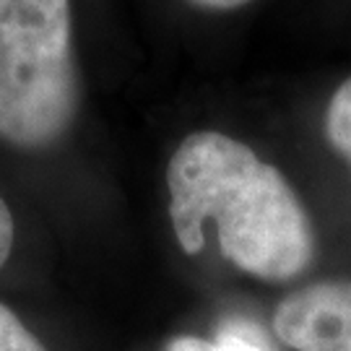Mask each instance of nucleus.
I'll return each instance as SVG.
<instances>
[{
  "label": "nucleus",
  "instance_id": "obj_1",
  "mask_svg": "<svg viewBox=\"0 0 351 351\" xmlns=\"http://www.w3.org/2000/svg\"><path fill=\"white\" fill-rule=\"evenodd\" d=\"M167 190L185 255L203 250V226L213 221L221 255L261 281H291L313 263L315 232L302 201L242 141L216 130L185 136L167 164Z\"/></svg>",
  "mask_w": 351,
  "mask_h": 351
},
{
  "label": "nucleus",
  "instance_id": "obj_2",
  "mask_svg": "<svg viewBox=\"0 0 351 351\" xmlns=\"http://www.w3.org/2000/svg\"><path fill=\"white\" fill-rule=\"evenodd\" d=\"M78 101L71 0H0V141L47 149L73 125Z\"/></svg>",
  "mask_w": 351,
  "mask_h": 351
},
{
  "label": "nucleus",
  "instance_id": "obj_3",
  "mask_svg": "<svg viewBox=\"0 0 351 351\" xmlns=\"http://www.w3.org/2000/svg\"><path fill=\"white\" fill-rule=\"evenodd\" d=\"M274 333L291 351H351V281H317L278 302Z\"/></svg>",
  "mask_w": 351,
  "mask_h": 351
},
{
  "label": "nucleus",
  "instance_id": "obj_4",
  "mask_svg": "<svg viewBox=\"0 0 351 351\" xmlns=\"http://www.w3.org/2000/svg\"><path fill=\"white\" fill-rule=\"evenodd\" d=\"M326 136L330 146L339 151L351 167V78H346L330 97L326 112Z\"/></svg>",
  "mask_w": 351,
  "mask_h": 351
},
{
  "label": "nucleus",
  "instance_id": "obj_5",
  "mask_svg": "<svg viewBox=\"0 0 351 351\" xmlns=\"http://www.w3.org/2000/svg\"><path fill=\"white\" fill-rule=\"evenodd\" d=\"M0 351H47L45 343L21 323V317L3 302H0Z\"/></svg>",
  "mask_w": 351,
  "mask_h": 351
},
{
  "label": "nucleus",
  "instance_id": "obj_6",
  "mask_svg": "<svg viewBox=\"0 0 351 351\" xmlns=\"http://www.w3.org/2000/svg\"><path fill=\"white\" fill-rule=\"evenodd\" d=\"M167 351H265L261 343H252L250 339L239 336V333H232V330H224L216 341H206V339H195V336H180L175 339Z\"/></svg>",
  "mask_w": 351,
  "mask_h": 351
},
{
  "label": "nucleus",
  "instance_id": "obj_7",
  "mask_svg": "<svg viewBox=\"0 0 351 351\" xmlns=\"http://www.w3.org/2000/svg\"><path fill=\"white\" fill-rule=\"evenodd\" d=\"M13 239H16V224H13V213L8 203L0 198V268L11 258Z\"/></svg>",
  "mask_w": 351,
  "mask_h": 351
},
{
  "label": "nucleus",
  "instance_id": "obj_8",
  "mask_svg": "<svg viewBox=\"0 0 351 351\" xmlns=\"http://www.w3.org/2000/svg\"><path fill=\"white\" fill-rule=\"evenodd\" d=\"M198 5H206V8H219V11H226V8H237V5H245L247 0H193Z\"/></svg>",
  "mask_w": 351,
  "mask_h": 351
}]
</instances>
